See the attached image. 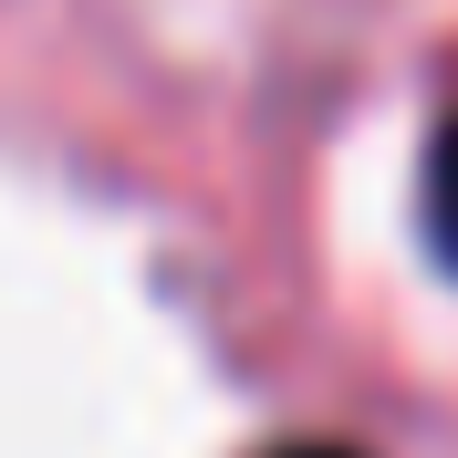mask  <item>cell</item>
Returning <instances> with one entry per match:
<instances>
[{
    "label": "cell",
    "instance_id": "obj_1",
    "mask_svg": "<svg viewBox=\"0 0 458 458\" xmlns=\"http://www.w3.org/2000/svg\"><path fill=\"white\" fill-rule=\"evenodd\" d=\"M428 250L458 271V114L437 125V146H428Z\"/></svg>",
    "mask_w": 458,
    "mask_h": 458
},
{
    "label": "cell",
    "instance_id": "obj_2",
    "mask_svg": "<svg viewBox=\"0 0 458 458\" xmlns=\"http://www.w3.org/2000/svg\"><path fill=\"white\" fill-rule=\"evenodd\" d=\"M271 458H354V448H271Z\"/></svg>",
    "mask_w": 458,
    "mask_h": 458
}]
</instances>
